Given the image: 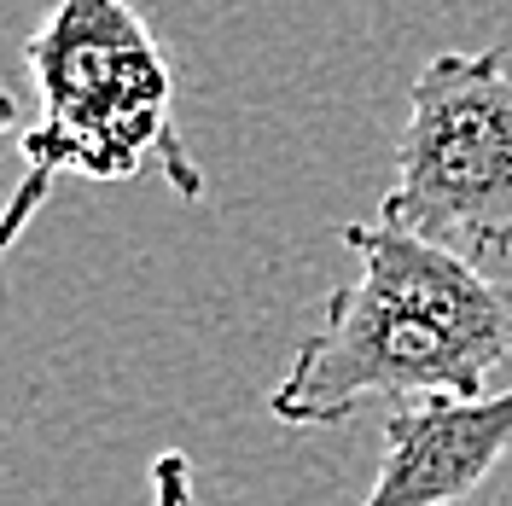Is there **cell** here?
I'll return each instance as SVG.
<instances>
[{
    "label": "cell",
    "mask_w": 512,
    "mask_h": 506,
    "mask_svg": "<svg viewBox=\"0 0 512 506\" xmlns=\"http://www.w3.org/2000/svg\"><path fill=\"white\" fill-rule=\"evenodd\" d=\"M344 245L355 280L326 297V320L268 390V413L291 431H320L373 402L489 396V373L512 355V285L390 216L350 222Z\"/></svg>",
    "instance_id": "1"
},
{
    "label": "cell",
    "mask_w": 512,
    "mask_h": 506,
    "mask_svg": "<svg viewBox=\"0 0 512 506\" xmlns=\"http://www.w3.org/2000/svg\"><path fill=\"white\" fill-rule=\"evenodd\" d=\"M24 64L35 82L30 169L88 181L163 169L187 204L204 198V175L175 128L169 53L128 0H53L24 41Z\"/></svg>",
    "instance_id": "2"
},
{
    "label": "cell",
    "mask_w": 512,
    "mask_h": 506,
    "mask_svg": "<svg viewBox=\"0 0 512 506\" xmlns=\"http://www.w3.org/2000/svg\"><path fill=\"white\" fill-rule=\"evenodd\" d=\"M379 216L466 262L512 256V59L501 47L425 59Z\"/></svg>",
    "instance_id": "3"
},
{
    "label": "cell",
    "mask_w": 512,
    "mask_h": 506,
    "mask_svg": "<svg viewBox=\"0 0 512 506\" xmlns=\"http://www.w3.org/2000/svg\"><path fill=\"white\" fill-rule=\"evenodd\" d=\"M512 448V390L425 396L384 413V460L361 506H454L478 495Z\"/></svg>",
    "instance_id": "4"
},
{
    "label": "cell",
    "mask_w": 512,
    "mask_h": 506,
    "mask_svg": "<svg viewBox=\"0 0 512 506\" xmlns=\"http://www.w3.org/2000/svg\"><path fill=\"white\" fill-rule=\"evenodd\" d=\"M47 192H53V175H47V169H24V181L12 187L6 210H0V268H6L12 245L30 233V222L41 216V210H47Z\"/></svg>",
    "instance_id": "5"
},
{
    "label": "cell",
    "mask_w": 512,
    "mask_h": 506,
    "mask_svg": "<svg viewBox=\"0 0 512 506\" xmlns=\"http://www.w3.org/2000/svg\"><path fill=\"white\" fill-rule=\"evenodd\" d=\"M152 506H192V460L187 448H163L152 460Z\"/></svg>",
    "instance_id": "6"
},
{
    "label": "cell",
    "mask_w": 512,
    "mask_h": 506,
    "mask_svg": "<svg viewBox=\"0 0 512 506\" xmlns=\"http://www.w3.org/2000/svg\"><path fill=\"white\" fill-rule=\"evenodd\" d=\"M12 117H18V99L0 94V146H6V134H12Z\"/></svg>",
    "instance_id": "7"
},
{
    "label": "cell",
    "mask_w": 512,
    "mask_h": 506,
    "mask_svg": "<svg viewBox=\"0 0 512 506\" xmlns=\"http://www.w3.org/2000/svg\"><path fill=\"white\" fill-rule=\"evenodd\" d=\"M507 506H512V501H507Z\"/></svg>",
    "instance_id": "8"
}]
</instances>
